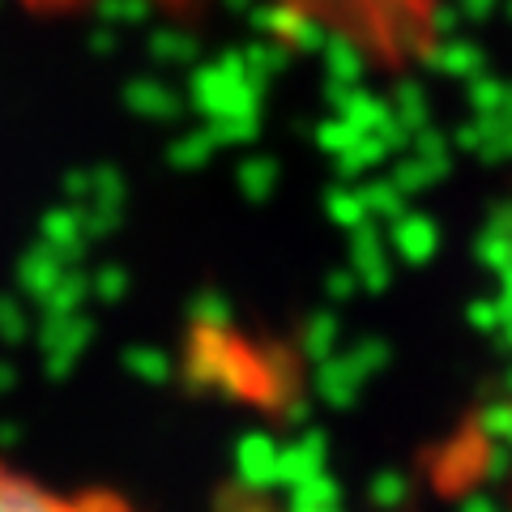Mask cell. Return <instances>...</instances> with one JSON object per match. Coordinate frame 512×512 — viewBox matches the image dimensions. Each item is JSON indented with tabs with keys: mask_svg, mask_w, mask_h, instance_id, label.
Wrapping results in <instances>:
<instances>
[{
	"mask_svg": "<svg viewBox=\"0 0 512 512\" xmlns=\"http://www.w3.org/2000/svg\"><path fill=\"white\" fill-rule=\"evenodd\" d=\"M35 18H82L111 0H9ZM167 22H197L227 9L231 0H137ZM286 22L320 30L329 39H346L355 52L402 69L427 56L440 35V0H256Z\"/></svg>",
	"mask_w": 512,
	"mask_h": 512,
	"instance_id": "cell-1",
	"label": "cell"
},
{
	"mask_svg": "<svg viewBox=\"0 0 512 512\" xmlns=\"http://www.w3.org/2000/svg\"><path fill=\"white\" fill-rule=\"evenodd\" d=\"M0 512H137L111 487H60L0 457Z\"/></svg>",
	"mask_w": 512,
	"mask_h": 512,
	"instance_id": "cell-2",
	"label": "cell"
},
{
	"mask_svg": "<svg viewBox=\"0 0 512 512\" xmlns=\"http://www.w3.org/2000/svg\"><path fill=\"white\" fill-rule=\"evenodd\" d=\"M483 478H491L495 491L504 495V504L512 508V397L504 406H495L487 414V436H483Z\"/></svg>",
	"mask_w": 512,
	"mask_h": 512,
	"instance_id": "cell-3",
	"label": "cell"
}]
</instances>
